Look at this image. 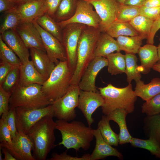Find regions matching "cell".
Returning <instances> with one entry per match:
<instances>
[{
	"instance_id": "9a60e30c",
	"label": "cell",
	"mask_w": 160,
	"mask_h": 160,
	"mask_svg": "<svg viewBox=\"0 0 160 160\" xmlns=\"http://www.w3.org/2000/svg\"><path fill=\"white\" fill-rule=\"evenodd\" d=\"M107 58L95 57L88 65L82 75L79 86L81 90L94 92H98L95 85L96 76L100 71L107 66Z\"/></svg>"
},
{
	"instance_id": "b9f144b4",
	"label": "cell",
	"mask_w": 160,
	"mask_h": 160,
	"mask_svg": "<svg viewBox=\"0 0 160 160\" xmlns=\"http://www.w3.org/2000/svg\"><path fill=\"white\" fill-rule=\"evenodd\" d=\"M12 93L4 90L0 86V116L7 115L9 110V103Z\"/></svg>"
},
{
	"instance_id": "f35d334b",
	"label": "cell",
	"mask_w": 160,
	"mask_h": 160,
	"mask_svg": "<svg viewBox=\"0 0 160 160\" xmlns=\"http://www.w3.org/2000/svg\"><path fill=\"white\" fill-rule=\"evenodd\" d=\"M140 15V7L134 6L120 4L116 20L129 22Z\"/></svg>"
},
{
	"instance_id": "277c9868",
	"label": "cell",
	"mask_w": 160,
	"mask_h": 160,
	"mask_svg": "<svg viewBox=\"0 0 160 160\" xmlns=\"http://www.w3.org/2000/svg\"><path fill=\"white\" fill-rule=\"evenodd\" d=\"M98 89L104 100L101 108L104 115H107L117 109L124 110L128 114L133 112L137 97L131 84L121 88L109 84L106 87Z\"/></svg>"
},
{
	"instance_id": "7402d4cb",
	"label": "cell",
	"mask_w": 160,
	"mask_h": 160,
	"mask_svg": "<svg viewBox=\"0 0 160 160\" xmlns=\"http://www.w3.org/2000/svg\"><path fill=\"white\" fill-rule=\"evenodd\" d=\"M19 68L20 76L19 85L20 86L32 84L42 85L47 80L36 70L31 60L22 63Z\"/></svg>"
},
{
	"instance_id": "1f68e13d",
	"label": "cell",
	"mask_w": 160,
	"mask_h": 160,
	"mask_svg": "<svg viewBox=\"0 0 160 160\" xmlns=\"http://www.w3.org/2000/svg\"><path fill=\"white\" fill-rule=\"evenodd\" d=\"M108 60V71L112 75L125 73L126 61L125 55L120 52L111 53L106 57Z\"/></svg>"
},
{
	"instance_id": "8d00e7d4",
	"label": "cell",
	"mask_w": 160,
	"mask_h": 160,
	"mask_svg": "<svg viewBox=\"0 0 160 160\" xmlns=\"http://www.w3.org/2000/svg\"><path fill=\"white\" fill-rule=\"evenodd\" d=\"M1 62L8 63L14 66H20L22 63L16 54L4 41L0 36Z\"/></svg>"
},
{
	"instance_id": "e575fe53",
	"label": "cell",
	"mask_w": 160,
	"mask_h": 160,
	"mask_svg": "<svg viewBox=\"0 0 160 160\" xmlns=\"http://www.w3.org/2000/svg\"><path fill=\"white\" fill-rule=\"evenodd\" d=\"M129 143L134 147L141 148L149 151L151 154L160 159V146L153 138L147 139L132 137Z\"/></svg>"
},
{
	"instance_id": "cb8c5ba5",
	"label": "cell",
	"mask_w": 160,
	"mask_h": 160,
	"mask_svg": "<svg viewBox=\"0 0 160 160\" xmlns=\"http://www.w3.org/2000/svg\"><path fill=\"white\" fill-rule=\"evenodd\" d=\"M128 114L124 110L117 109L107 115L110 121L115 122L119 126V144L121 145L129 143L132 137L129 132L126 124V117Z\"/></svg>"
},
{
	"instance_id": "ab89813d",
	"label": "cell",
	"mask_w": 160,
	"mask_h": 160,
	"mask_svg": "<svg viewBox=\"0 0 160 160\" xmlns=\"http://www.w3.org/2000/svg\"><path fill=\"white\" fill-rule=\"evenodd\" d=\"M142 112L147 116L160 113V93L144 103L141 107Z\"/></svg>"
},
{
	"instance_id": "484cf974",
	"label": "cell",
	"mask_w": 160,
	"mask_h": 160,
	"mask_svg": "<svg viewBox=\"0 0 160 160\" xmlns=\"http://www.w3.org/2000/svg\"><path fill=\"white\" fill-rule=\"evenodd\" d=\"M116 38L120 51L134 54L138 53L143 40L145 39L140 35L134 36H119Z\"/></svg>"
},
{
	"instance_id": "d6986e66",
	"label": "cell",
	"mask_w": 160,
	"mask_h": 160,
	"mask_svg": "<svg viewBox=\"0 0 160 160\" xmlns=\"http://www.w3.org/2000/svg\"><path fill=\"white\" fill-rule=\"evenodd\" d=\"M93 132L96 140V144L94 150L90 154V160L101 159L111 156L117 157L120 159H123L122 154L104 140L97 128L93 129Z\"/></svg>"
},
{
	"instance_id": "44dd1931",
	"label": "cell",
	"mask_w": 160,
	"mask_h": 160,
	"mask_svg": "<svg viewBox=\"0 0 160 160\" xmlns=\"http://www.w3.org/2000/svg\"><path fill=\"white\" fill-rule=\"evenodd\" d=\"M137 54L141 62L138 67L139 71L144 74L148 73L158 61L157 47L153 44H147L140 47Z\"/></svg>"
},
{
	"instance_id": "f907efd6",
	"label": "cell",
	"mask_w": 160,
	"mask_h": 160,
	"mask_svg": "<svg viewBox=\"0 0 160 160\" xmlns=\"http://www.w3.org/2000/svg\"><path fill=\"white\" fill-rule=\"evenodd\" d=\"M146 0H127L124 2L125 4L140 7L143 6Z\"/></svg>"
},
{
	"instance_id": "ffe728a7",
	"label": "cell",
	"mask_w": 160,
	"mask_h": 160,
	"mask_svg": "<svg viewBox=\"0 0 160 160\" xmlns=\"http://www.w3.org/2000/svg\"><path fill=\"white\" fill-rule=\"evenodd\" d=\"M30 54L34 67L47 79L55 68L56 64L44 51L31 48L30 49Z\"/></svg>"
},
{
	"instance_id": "7bdbcfd3",
	"label": "cell",
	"mask_w": 160,
	"mask_h": 160,
	"mask_svg": "<svg viewBox=\"0 0 160 160\" xmlns=\"http://www.w3.org/2000/svg\"><path fill=\"white\" fill-rule=\"evenodd\" d=\"M15 108H9L6 117L7 124L10 131L12 139L14 138L17 133L15 120Z\"/></svg>"
},
{
	"instance_id": "db71d44e",
	"label": "cell",
	"mask_w": 160,
	"mask_h": 160,
	"mask_svg": "<svg viewBox=\"0 0 160 160\" xmlns=\"http://www.w3.org/2000/svg\"><path fill=\"white\" fill-rule=\"evenodd\" d=\"M152 69L160 73V63H157L153 66Z\"/></svg>"
},
{
	"instance_id": "6da1fadb",
	"label": "cell",
	"mask_w": 160,
	"mask_h": 160,
	"mask_svg": "<svg viewBox=\"0 0 160 160\" xmlns=\"http://www.w3.org/2000/svg\"><path fill=\"white\" fill-rule=\"evenodd\" d=\"M52 115L46 116L36 123L27 134L33 144V155L36 160H45L57 145L55 130L56 123Z\"/></svg>"
},
{
	"instance_id": "ee69618b",
	"label": "cell",
	"mask_w": 160,
	"mask_h": 160,
	"mask_svg": "<svg viewBox=\"0 0 160 160\" xmlns=\"http://www.w3.org/2000/svg\"><path fill=\"white\" fill-rule=\"evenodd\" d=\"M140 15L154 21L160 15V6L150 7L143 6L140 7Z\"/></svg>"
},
{
	"instance_id": "91938a15",
	"label": "cell",
	"mask_w": 160,
	"mask_h": 160,
	"mask_svg": "<svg viewBox=\"0 0 160 160\" xmlns=\"http://www.w3.org/2000/svg\"><path fill=\"white\" fill-rule=\"evenodd\" d=\"M159 41H160V38H159Z\"/></svg>"
},
{
	"instance_id": "d590c367",
	"label": "cell",
	"mask_w": 160,
	"mask_h": 160,
	"mask_svg": "<svg viewBox=\"0 0 160 160\" xmlns=\"http://www.w3.org/2000/svg\"><path fill=\"white\" fill-rule=\"evenodd\" d=\"M153 20L141 15H139L129 22L139 34L145 39L148 38L153 23Z\"/></svg>"
},
{
	"instance_id": "74e56055",
	"label": "cell",
	"mask_w": 160,
	"mask_h": 160,
	"mask_svg": "<svg viewBox=\"0 0 160 160\" xmlns=\"http://www.w3.org/2000/svg\"><path fill=\"white\" fill-rule=\"evenodd\" d=\"M20 66H15L6 76L1 86L6 91L12 93L19 84L20 79Z\"/></svg>"
},
{
	"instance_id": "8fae6325",
	"label": "cell",
	"mask_w": 160,
	"mask_h": 160,
	"mask_svg": "<svg viewBox=\"0 0 160 160\" xmlns=\"http://www.w3.org/2000/svg\"><path fill=\"white\" fill-rule=\"evenodd\" d=\"M12 139V144L0 142V146L6 148L18 160H36L31 153L33 144L28 135L20 131Z\"/></svg>"
},
{
	"instance_id": "52a82bcc",
	"label": "cell",
	"mask_w": 160,
	"mask_h": 160,
	"mask_svg": "<svg viewBox=\"0 0 160 160\" xmlns=\"http://www.w3.org/2000/svg\"><path fill=\"white\" fill-rule=\"evenodd\" d=\"M80 90L79 85H71L64 95L52 102L54 117L68 121L76 118Z\"/></svg>"
},
{
	"instance_id": "7dc6e473",
	"label": "cell",
	"mask_w": 160,
	"mask_h": 160,
	"mask_svg": "<svg viewBox=\"0 0 160 160\" xmlns=\"http://www.w3.org/2000/svg\"><path fill=\"white\" fill-rule=\"evenodd\" d=\"M15 66L5 62L0 63V85H1L9 72Z\"/></svg>"
},
{
	"instance_id": "ba28073f",
	"label": "cell",
	"mask_w": 160,
	"mask_h": 160,
	"mask_svg": "<svg viewBox=\"0 0 160 160\" xmlns=\"http://www.w3.org/2000/svg\"><path fill=\"white\" fill-rule=\"evenodd\" d=\"M86 25L78 23L68 24L62 29V43L66 51L67 61L74 73L77 61V49L81 33Z\"/></svg>"
},
{
	"instance_id": "c3c4849f",
	"label": "cell",
	"mask_w": 160,
	"mask_h": 160,
	"mask_svg": "<svg viewBox=\"0 0 160 160\" xmlns=\"http://www.w3.org/2000/svg\"><path fill=\"white\" fill-rule=\"evenodd\" d=\"M160 29V15L153 22L149 35L147 39V44H153L156 33Z\"/></svg>"
},
{
	"instance_id": "7c38bea8",
	"label": "cell",
	"mask_w": 160,
	"mask_h": 160,
	"mask_svg": "<svg viewBox=\"0 0 160 160\" xmlns=\"http://www.w3.org/2000/svg\"><path fill=\"white\" fill-rule=\"evenodd\" d=\"M32 22L40 34L46 52L50 60L56 65L60 61L67 60L66 51L61 42L43 29L37 23L36 19Z\"/></svg>"
},
{
	"instance_id": "3957f363",
	"label": "cell",
	"mask_w": 160,
	"mask_h": 160,
	"mask_svg": "<svg viewBox=\"0 0 160 160\" xmlns=\"http://www.w3.org/2000/svg\"><path fill=\"white\" fill-rule=\"evenodd\" d=\"M101 32L99 28L87 26L82 31L78 43L77 64L71 85H79L87 66L95 57L96 44Z\"/></svg>"
},
{
	"instance_id": "4dcf8cb0",
	"label": "cell",
	"mask_w": 160,
	"mask_h": 160,
	"mask_svg": "<svg viewBox=\"0 0 160 160\" xmlns=\"http://www.w3.org/2000/svg\"><path fill=\"white\" fill-rule=\"evenodd\" d=\"M110 121L107 115L103 116L98 123L97 129L106 142L112 146H118L119 144V134L112 130L110 125Z\"/></svg>"
},
{
	"instance_id": "d6a6232c",
	"label": "cell",
	"mask_w": 160,
	"mask_h": 160,
	"mask_svg": "<svg viewBox=\"0 0 160 160\" xmlns=\"http://www.w3.org/2000/svg\"><path fill=\"white\" fill-rule=\"evenodd\" d=\"M125 73L127 76V81L131 84L132 80L137 82L141 80V76L137 65V58L135 54L125 53Z\"/></svg>"
},
{
	"instance_id": "30bf717a",
	"label": "cell",
	"mask_w": 160,
	"mask_h": 160,
	"mask_svg": "<svg viewBox=\"0 0 160 160\" xmlns=\"http://www.w3.org/2000/svg\"><path fill=\"white\" fill-rule=\"evenodd\" d=\"M93 5L87 0H78L74 15L66 20L57 22L62 29L67 25L78 23L99 28L101 20Z\"/></svg>"
},
{
	"instance_id": "11a10c76",
	"label": "cell",
	"mask_w": 160,
	"mask_h": 160,
	"mask_svg": "<svg viewBox=\"0 0 160 160\" xmlns=\"http://www.w3.org/2000/svg\"><path fill=\"white\" fill-rule=\"evenodd\" d=\"M17 4H18L34 0H13Z\"/></svg>"
},
{
	"instance_id": "5bb4252c",
	"label": "cell",
	"mask_w": 160,
	"mask_h": 160,
	"mask_svg": "<svg viewBox=\"0 0 160 160\" xmlns=\"http://www.w3.org/2000/svg\"><path fill=\"white\" fill-rule=\"evenodd\" d=\"M104 103V100L99 92L80 90L78 108L82 113L88 126L91 127L94 121L92 115Z\"/></svg>"
},
{
	"instance_id": "9f6ffc18",
	"label": "cell",
	"mask_w": 160,
	"mask_h": 160,
	"mask_svg": "<svg viewBox=\"0 0 160 160\" xmlns=\"http://www.w3.org/2000/svg\"><path fill=\"white\" fill-rule=\"evenodd\" d=\"M157 47L158 56V60L157 63H160V43Z\"/></svg>"
},
{
	"instance_id": "bcb514c9",
	"label": "cell",
	"mask_w": 160,
	"mask_h": 160,
	"mask_svg": "<svg viewBox=\"0 0 160 160\" xmlns=\"http://www.w3.org/2000/svg\"><path fill=\"white\" fill-rule=\"evenodd\" d=\"M62 0H45L46 13L53 18Z\"/></svg>"
},
{
	"instance_id": "836d02e7",
	"label": "cell",
	"mask_w": 160,
	"mask_h": 160,
	"mask_svg": "<svg viewBox=\"0 0 160 160\" xmlns=\"http://www.w3.org/2000/svg\"><path fill=\"white\" fill-rule=\"evenodd\" d=\"M0 27V34L10 29H16L21 23L20 16L15 7L4 12Z\"/></svg>"
},
{
	"instance_id": "5b68a950",
	"label": "cell",
	"mask_w": 160,
	"mask_h": 160,
	"mask_svg": "<svg viewBox=\"0 0 160 160\" xmlns=\"http://www.w3.org/2000/svg\"><path fill=\"white\" fill-rule=\"evenodd\" d=\"M73 72L67 60L60 61L42 85V92L52 102L64 95L71 85Z\"/></svg>"
},
{
	"instance_id": "2e32d148",
	"label": "cell",
	"mask_w": 160,
	"mask_h": 160,
	"mask_svg": "<svg viewBox=\"0 0 160 160\" xmlns=\"http://www.w3.org/2000/svg\"><path fill=\"white\" fill-rule=\"evenodd\" d=\"M0 36L6 45L16 54L22 63L29 60V49L17 31L16 29L7 30Z\"/></svg>"
},
{
	"instance_id": "681fc988",
	"label": "cell",
	"mask_w": 160,
	"mask_h": 160,
	"mask_svg": "<svg viewBox=\"0 0 160 160\" xmlns=\"http://www.w3.org/2000/svg\"><path fill=\"white\" fill-rule=\"evenodd\" d=\"M17 5L13 0H0V12H4L12 9Z\"/></svg>"
},
{
	"instance_id": "83f0119b",
	"label": "cell",
	"mask_w": 160,
	"mask_h": 160,
	"mask_svg": "<svg viewBox=\"0 0 160 160\" xmlns=\"http://www.w3.org/2000/svg\"><path fill=\"white\" fill-rule=\"evenodd\" d=\"M78 0H62L53 18L56 22L64 21L75 13Z\"/></svg>"
},
{
	"instance_id": "6f0895ef",
	"label": "cell",
	"mask_w": 160,
	"mask_h": 160,
	"mask_svg": "<svg viewBox=\"0 0 160 160\" xmlns=\"http://www.w3.org/2000/svg\"><path fill=\"white\" fill-rule=\"evenodd\" d=\"M117 2L120 4H124L125 2L127 0H116Z\"/></svg>"
},
{
	"instance_id": "603a6c76",
	"label": "cell",
	"mask_w": 160,
	"mask_h": 160,
	"mask_svg": "<svg viewBox=\"0 0 160 160\" xmlns=\"http://www.w3.org/2000/svg\"><path fill=\"white\" fill-rule=\"evenodd\" d=\"M116 40L105 32H101L97 41L95 51V57H106L115 51L120 52Z\"/></svg>"
},
{
	"instance_id": "8992f818",
	"label": "cell",
	"mask_w": 160,
	"mask_h": 160,
	"mask_svg": "<svg viewBox=\"0 0 160 160\" xmlns=\"http://www.w3.org/2000/svg\"><path fill=\"white\" fill-rule=\"evenodd\" d=\"M42 85L32 84L25 86L18 85L12 93L9 108L23 107L28 109L43 108L51 105L50 101L43 92Z\"/></svg>"
},
{
	"instance_id": "816d5d0a",
	"label": "cell",
	"mask_w": 160,
	"mask_h": 160,
	"mask_svg": "<svg viewBox=\"0 0 160 160\" xmlns=\"http://www.w3.org/2000/svg\"><path fill=\"white\" fill-rule=\"evenodd\" d=\"M143 6L150 7L160 6V0H146Z\"/></svg>"
},
{
	"instance_id": "f5cc1de1",
	"label": "cell",
	"mask_w": 160,
	"mask_h": 160,
	"mask_svg": "<svg viewBox=\"0 0 160 160\" xmlns=\"http://www.w3.org/2000/svg\"><path fill=\"white\" fill-rule=\"evenodd\" d=\"M4 155V160H16L17 159L5 148L1 147Z\"/></svg>"
},
{
	"instance_id": "680465c9",
	"label": "cell",
	"mask_w": 160,
	"mask_h": 160,
	"mask_svg": "<svg viewBox=\"0 0 160 160\" xmlns=\"http://www.w3.org/2000/svg\"><path fill=\"white\" fill-rule=\"evenodd\" d=\"M1 147H0V160H3L2 158V153L1 151Z\"/></svg>"
},
{
	"instance_id": "4316f807",
	"label": "cell",
	"mask_w": 160,
	"mask_h": 160,
	"mask_svg": "<svg viewBox=\"0 0 160 160\" xmlns=\"http://www.w3.org/2000/svg\"><path fill=\"white\" fill-rule=\"evenodd\" d=\"M105 32L114 38L121 36H134L140 35L129 22L118 20L111 23Z\"/></svg>"
},
{
	"instance_id": "9c48e42d",
	"label": "cell",
	"mask_w": 160,
	"mask_h": 160,
	"mask_svg": "<svg viewBox=\"0 0 160 160\" xmlns=\"http://www.w3.org/2000/svg\"><path fill=\"white\" fill-rule=\"evenodd\" d=\"M16 124L17 131L27 135L31 128L46 115L53 116L52 104L39 108L28 109L23 107L15 108Z\"/></svg>"
},
{
	"instance_id": "60d3db41",
	"label": "cell",
	"mask_w": 160,
	"mask_h": 160,
	"mask_svg": "<svg viewBox=\"0 0 160 160\" xmlns=\"http://www.w3.org/2000/svg\"><path fill=\"white\" fill-rule=\"evenodd\" d=\"M7 115H2L0 120V142H6L10 145L12 144L11 134L7 124L6 117Z\"/></svg>"
},
{
	"instance_id": "ac0fdd59",
	"label": "cell",
	"mask_w": 160,
	"mask_h": 160,
	"mask_svg": "<svg viewBox=\"0 0 160 160\" xmlns=\"http://www.w3.org/2000/svg\"><path fill=\"white\" fill-rule=\"evenodd\" d=\"M45 0H34L18 4L15 8L21 20V23L32 22L46 12Z\"/></svg>"
},
{
	"instance_id": "f6af8a7d",
	"label": "cell",
	"mask_w": 160,
	"mask_h": 160,
	"mask_svg": "<svg viewBox=\"0 0 160 160\" xmlns=\"http://www.w3.org/2000/svg\"><path fill=\"white\" fill-rule=\"evenodd\" d=\"M90 154H86L82 156L79 157L73 156L67 154V151H64L58 154L57 153H54L52 157L50 159V160H90Z\"/></svg>"
},
{
	"instance_id": "f546056e",
	"label": "cell",
	"mask_w": 160,
	"mask_h": 160,
	"mask_svg": "<svg viewBox=\"0 0 160 160\" xmlns=\"http://www.w3.org/2000/svg\"><path fill=\"white\" fill-rule=\"evenodd\" d=\"M144 131L149 137L154 139L160 146V113L144 119Z\"/></svg>"
},
{
	"instance_id": "7a4b0ae2",
	"label": "cell",
	"mask_w": 160,
	"mask_h": 160,
	"mask_svg": "<svg viewBox=\"0 0 160 160\" xmlns=\"http://www.w3.org/2000/svg\"><path fill=\"white\" fill-rule=\"evenodd\" d=\"M56 129L59 131L62 141L58 145H63L68 150L73 148L78 151L81 148L87 150L94 137L93 129L80 121L71 122L63 120L55 121Z\"/></svg>"
},
{
	"instance_id": "4fadbf2b",
	"label": "cell",
	"mask_w": 160,
	"mask_h": 160,
	"mask_svg": "<svg viewBox=\"0 0 160 160\" xmlns=\"http://www.w3.org/2000/svg\"><path fill=\"white\" fill-rule=\"evenodd\" d=\"M93 6L99 16V29L105 32L107 28L116 20L120 4L116 0H87Z\"/></svg>"
},
{
	"instance_id": "e0dca14e",
	"label": "cell",
	"mask_w": 160,
	"mask_h": 160,
	"mask_svg": "<svg viewBox=\"0 0 160 160\" xmlns=\"http://www.w3.org/2000/svg\"><path fill=\"white\" fill-rule=\"evenodd\" d=\"M16 30L28 49L35 48L46 52L40 34L32 22L21 23Z\"/></svg>"
},
{
	"instance_id": "f1b7e54d",
	"label": "cell",
	"mask_w": 160,
	"mask_h": 160,
	"mask_svg": "<svg viewBox=\"0 0 160 160\" xmlns=\"http://www.w3.org/2000/svg\"><path fill=\"white\" fill-rule=\"evenodd\" d=\"M36 20L38 24L43 29L62 42V29L52 18L45 13L36 18Z\"/></svg>"
},
{
	"instance_id": "d4e9b609",
	"label": "cell",
	"mask_w": 160,
	"mask_h": 160,
	"mask_svg": "<svg viewBox=\"0 0 160 160\" xmlns=\"http://www.w3.org/2000/svg\"><path fill=\"white\" fill-rule=\"evenodd\" d=\"M136 83L134 91L135 95L145 101L160 93V78H154L147 84L141 80Z\"/></svg>"
}]
</instances>
